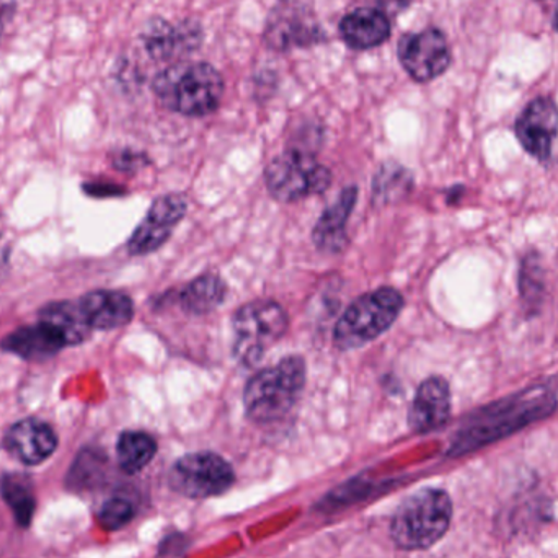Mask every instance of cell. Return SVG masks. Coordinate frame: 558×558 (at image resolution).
<instances>
[{
  "label": "cell",
  "mask_w": 558,
  "mask_h": 558,
  "mask_svg": "<svg viewBox=\"0 0 558 558\" xmlns=\"http://www.w3.org/2000/svg\"><path fill=\"white\" fill-rule=\"evenodd\" d=\"M557 399L547 386L530 387L524 392L508 397L478 410L459 429L452 439L449 454H468L498 439L520 432L524 426L546 418L556 410Z\"/></svg>",
  "instance_id": "cell-1"
},
{
  "label": "cell",
  "mask_w": 558,
  "mask_h": 558,
  "mask_svg": "<svg viewBox=\"0 0 558 558\" xmlns=\"http://www.w3.org/2000/svg\"><path fill=\"white\" fill-rule=\"evenodd\" d=\"M154 92L170 111L183 117H208L221 104L225 81L208 62L175 64L157 75Z\"/></svg>",
  "instance_id": "cell-2"
},
{
  "label": "cell",
  "mask_w": 558,
  "mask_h": 558,
  "mask_svg": "<svg viewBox=\"0 0 558 558\" xmlns=\"http://www.w3.org/2000/svg\"><path fill=\"white\" fill-rule=\"evenodd\" d=\"M305 361L286 356L248 380L244 390V407L255 423H277L284 418L301 399L305 387Z\"/></svg>",
  "instance_id": "cell-3"
},
{
  "label": "cell",
  "mask_w": 558,
  "mask_h": 558,
  "mask_svg": "<svg viewBox=\"0 0 558 558\" xmlns=\"http://www.w3.org/2000/svg\"><path fill=\"white\" fill-rule=\"evenodd\" d=\"M451 520V497L439 488H423L397 508L390 534L400 549H429L448 533Z\"/></svg>",
  "instance_id": "cell-4"
},
{
  "label": "cell",
  "mask_w": 558,
  "mask_h": 558,
  "mask_svg": "<svg viewBox=\"0 0 558 558\" xmlns=\"http://www.w3.org/2000/svg\"><path fill=\"white\" fill-rule=\"evenodd\" d=\"M403 305V295L389 286L361 295L335 325V347L341 351L366 347L396 324Z\"/></svg>",
  "instance_id": "cell-5"
},
{
  "label": "cell",
  "mask_w": 558,
  "mask_h": 558,
  "mask_svg": "<svg viewBox=\"0 0 558 558\" xmlns=\"http://www.w3.org/2000/svg\"><path fill=\"white\" fill-rule=\"evenodd\" d=\"M289 318L284 308L270 299L248 302L235 312L234 357L245 367H254L265 353L288 331Z\"/></svg>",
  "instance_id": "cell-6"
},
{
  "label": "cell",
  "mask_w": 558,
  "mask_h": 558,
  "mask_svg": "<svg viewBox=\"0 0 558 558\" xmlns=\"http://www.w3.org/2000/svg\"><path fill=\"white\" fill-rule=\"evenodd\" d=\"M265 183L275 199L299 202L320 195L330 186L331 173L305 149H288L265 169Z\"/></svg>",
  "instance_id": "cell-7"
},
{
  "label": "cell",
  "mask_w": 558,
  "mask_h": 558,
  "mask_svg": "<svg viewBox=\"0 0 558 558\" xmlns=\"http://www.w3.org/2000/svg\"><path fill=\"white\" fill-rule=\"evenodd\" d=\"M169 482L170 487L183 497H218L234 484V471L215 452H195L175 462Z\"/></svg>",
  "instance_id": "cell-8"
},
{
  "label": "cell",
  "mask_w": 558,
  "mask_h": 558,
  "mask_svg": "<svg viewBox=\"0 0 558 558\" xmlns=\"http://www.w3.org/2000/svg\"><path fill=\"white\" fill-rule=\"evenodd\" d=\"M399 59L413 81L429 82L448 71L451 49L445 33L428 28L400 39Z\"/></svg>",
  "instance_id": "cell-9"
},
{
  "label": "cell",
  "mask_w": 558,
  "mask_h": 558,
  "mask_svg": "<svg viewBox=\"0 0 558 558\" xmlns=\"http://www.w3.org/2000/svg\"><path fill=\"white\" fill-rule=\"evenodd\" d=\"M325 38L312 10L294 0L278 3L265 28V41L278 51L308 48Z\"/></svg>",
  "instance_id": "cell-10"
},
{
  "label": "cell",
  "mask_w": 558,
  "mask_h": 558,
  "mask_svg": "<svg viewBox=\"0 0 558 558\" xmlns=\"http://www.w3.org/2000/svg\"><path fill=\"white\" fill-rule=\"evenodd\" d=\"M186 209L189 199L182 193H169L157 198L128 242L130 254L140 257L159 251L185 218Z\"/></svg>",
  "instance_id": "cell-11"
},
{
  "label": "cell",
  "mask_w": 558,
  "mask_h": 558,
  "mask_svg": "<svg viewBox=\"0 0 558 558\" xmlns=\"http://www.w3.org/2000/svg\"><path fill=\"white\" fill-rule=\"evenodd\" d=\"M557 134L558 108L553 98H536L518 118L517 136L521 146L543 162L549 159Z\"/></svg>",
  "instance_id": "cell-12"
},
{
  "label": "cell",
  "mask_w": 558,
  "mask_h": 558,
  "mask_svg": "<svg viewBox=\"0 0 558 558\" xmlns=\"http://www.w3.org/2000/svg\"><path fill=\"white\" fill-rule=\"evenodd\" d=\"M449 416H451L449 384L438 376L423 380L410 407V428L420 435H426L442 428L448 423Z\"/></svg>",
  "instance_id": "cell-13"
},
{
  "label": "cell",
  "mask_w": 558,
  "mask_h": 558,
  "mask_svg": "<svg viewBox=\"0 0 558 558\" xmlns=\"http://www.w3.org/2000/svg\"><path fill=\"white\" fill-rule=\"evenodd\" d=\"M5 448L22 464L38 465L54 454L58 436L48 423L26 418L7 432Z\"/></svg>",
  "instance_id": "cell-14"
},
{
  "label": "cell",
  "mask_w": 558,
  "mask_h": 558,
  "mask_svg": "<svg viewBox=\"0 0 558 558\" xmlns=\"http://www.w3.org/2000/svg\"><path fill=\"white\" fill-rule=\"evenodd\" d=\"M356 186H348L335 199L333 205L325 209L315 225L312 241L324 254H340L348 244L347 225L351 211L356 205Z\"/></svg>",
  "instance_id": "cell-15"
},
{
  "label": "cell",
  "mask_w": 558,
  "mask_h": 558,
  "mask_svg": "<svg viewBox=\"0 0 558 558\" xmlns=\"http://www.w3.org/2000/svg\"><path fill=\"white\" fill-rule=\"evenodd\" d=\"M92 330H114L133 320L134 304L120 291H92L78 301Z\"/></svg>",
  "instance_id": "cell-16"
},
{
  "label": "cell",
  "mask_w": 558,
  "mask_h": 558,
  "mask_svg": "<svg viewBox=\"0 0 558 558\" xmlns=\"http://www.w3.org/2000/svg\"><path fill=\"white\" fill-rule=\"evenodd\" d=\"M0 347L23 360L46 361L56 356L62 348L68 347V343L51 325L39 320L38 324L13 331L3 338Z\"/></svg>",
  "instance_id": "cell-17"
},
{
  "label": "cell",
  "mask_w": 558,
  "mask_h": 558,
  "mask_svg": "<svg viewBox=\"0 0 558 558\" xmlns=\"http://www.w3.org/2000/svg\"><path fill=\"white\" fill-rule=\"evenodd\" d=\"M340 36L351 49H371L384 45L390 36V20L377 9L353 10L340 22Z\"/></svg>",
  "instance_id": "cell-18"
},
{
  "label": "cell",
  "mask_w": 558,
  "mask_h": 558,
  "mask_svg": "<svg viewBox=\"0 0 558 558\" xmlns=\"http://www.w3.org/2000/svg\"><path fill=\"white\" fill-rule=\"evenodd\" d=\"M143 39L147 52L154 59L166 61L179 52H190L195 49L202 41V32L198 26L190 23H183L173 28L169 23L159 20L157 23H150Z\"/></svg>",
  "instance_id": "cell-19"
},
{
  "label": "cell",
  "mask_w": 558,
  "mask_h": 558,
  "mask_svg": "<svg viewBox=\"0 0 558 558\" xmlns=\"http://www.w3.org/2000/svg\"><path fill=\"white\" fill-rule=\"evenodd\" d=\"M39 320L51 325L64 338L68 347L84 343L92 333V327L78 302H54L39 312Z\"/></svg>",
  "instance_id": "cell-20"
},
{
  "label": "cell",
  "mask_w": 558,
  "mask_h": 558,
  "mask_svg": "<svg viewBox=\"0 0 558 558\" xmlns=\"http://www.w3.org/2000/svg\"><path fill=\"white\" fill-rule=\"evenodd\" d=\"M228 295V284L218 275H203L193 279L180 292V304L189 314L205 315L218 308Z\"/></svg>",
  "instance_id": "cell-21"
},
{
  "label": "cell",
  "mask_w": 558,
  "mask_h": 558,
  "mask_svg": "<svg viewBox=\"0 0 558 558\" xmlns=\"http://www.w3.org/2000/svg\"><path fill=\"white\" fill-rule=\"evenodd\" d=\"M0 494L9 505L16 524L28 527L36 510L35 488L32 478L25 474H7L0 481Z\"/></svg>",
  "instance_id": "cell-22"
},
{
  "label": "cell",
  "mask_w": 558,
  "mask_h": 558,
  "mask_svg": "<svg viewBox=\"0 0 558 558\" xmlns=\"http://www.w3.org/2000/svg\"><path fill=\"white\" fill-rule=\"evenodd\" d=\"M157 452V442L153 436L143 432H124L118 439V464L128 474L143 471Z\"/></svg>",
  "instance_id": "cell-23"
},
{
  "label": "cell",
  "mask_w": 558,
  "mask_h": 558,
  "mask_svg": "<svg viewBox=\"0 0 558 558\" xmlns=\"http://www.w3.org/2000/svg\"><path fill=\"white\" fill-rule=\"evenodd\" d=\"M409 190V173L399 166H384L374 182L377 202L390 203Z\"/></svg>",
  "instance_id": "cell-24"
},
{
  "label": "cell",
  "mask_w": 558,
  "mask_h": 558,
  "mask_svg": "<svg viewBox=\"0 0 558 558\" xmlns=\"http://www.w3.org/2000/svg\"><path fill=\"white\" fill-rule=\"evenodd\" d=\"M134 517V507L126 498H111L101 505L98 521L107 531H118L126 526Z\"/></svg>",
  "instance_id": "cell-25"
},
{
  "label": "cell",
  "mask_w": 558,
  "mask_h": 558,
  "mask_svg": "<svg viewBox=\"0 0 558 558\" xmlns=\"http://www.w3.org/2000/svg\"><path fill=\"white\" fill-rule=\"evenodd\" d=\"M520 288L521 294H523L527 304H539L541 298H543L544 282L543 271H541V265L537 264L536 255L524 260Z\"/></svg>",
  "instance_id": "cell-26"
},
{
  "label": "cell",
  "mask_w": 558,
  "mask_h": 558,
  "mask_svg": "<svg viewBox=\"0 0 558 558\" xmlns=\"http://www.w3.org/2000/svg\"><path fill=\"white\" fill-rule=\"evenodd\" d=\"M412 2L413 0H376L377 5L380 7V12L386 13L387 16L399 15L403 10L409 9Z\"/></svg>",
  "instance_id": "cell-27"
},
{
  "label": "cell",
  "mask_w": 558,
  "mask_h": 558,
  "mask_svg": "<svg viewBox=\"0 0 558 558\" xmlns=\"http://www.w3.org/2000/svg\"><path fill=\"white\" fill-rule=\"evenodd\" d=\"M143 163H146V159L140 156V154L133 153L120 154L118 160H114V166H117L118 169H137V167L143 166Z\"/></svg>",
  "instance_id": "cell-28"
},
{
  "label": "cell",
  "mask_w": 558,
  "mask_h": 558,
  "mask_svg": "<svg viewBox=\"0 0 558 558\" xmlns=\"http://www.w3.org/2000/svg\"><path fill=\"white\" fill-rule=\"evenodd\" d=\"M3 28H5V19H3L2 9H0V38H2Z\"/></svg>",
  "instance_id": "cell-29"
},
{
  "label": "cell",
  "mask_w": 558,
  "mask_h": 558,
  "mask_svg": "<svg viewBox=\"0 0 558 558\" xmlns=\"http://www.w3.org/2000/svg\"><path fill=\"white\" fill-rule=\"evenodd\" d=\"M554 28H556L558 32V7H557L556 16H554Z\"/></svg>",
  "instance_id": "cell-30"
}]
</instances>
